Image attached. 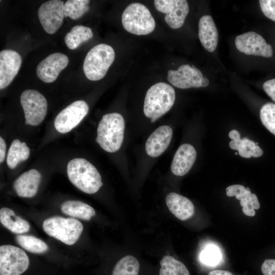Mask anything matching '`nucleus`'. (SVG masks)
<instances>
[{"label":"nucleus","instance_id":"10","mask_svg":"<svg viewBox=\"0 0 275 275\" xmlns=\"http://www.w3.org/2000/svg\"><path fill=\"white\" fill-rule=\"evenodd\" d=\"M39 21L49 34H54L63 24L64 4L60 0H50L43 3L38 11Z\"/></svg>","mask_w":275,"mask_h":275},{"label":"nucleus","instance_id":"25","mask_svg":"<svg viewBox=\"0 0 275 275\" xmlns=\"http://www.w3.org/2000/svg\"><path fill=\"white\" fill-rule=\"evenodd\" d=\"M16 242L26 251L34 254H42L48 250V245L42 240L30 235L15 236Z\"/></svg>","mask_w":275,"mask_h":275},{"label":"nucleus","instance_id":"29","mask_svg":"<svg viewBox=\"0 0 275 275\" xmlns=\"http://www.w3.org/2000/svg\"><path fill=\"white\" fill-rule=\"evenodd\" d=\"M260 116L263 125L275 135V104H264L261 108Z\"/></svg>","mask_w":275,"mask_h":275},{"label":"nucleus","instance_id":"28","mask_svg":"<svg viewBox=\"0 0 275 275\" xmlns=\"http://www.w3.org/2000/svg\"><path fill=\"white\" fill-rule=\"evenodd\" d=\"M90 1L68 0L64 4V16L73 20L81 17L89 10Z\"/></svg>","mask_w":275,"mask_h":275},{"label":"nucleus","instance_id":"39","mask_svg":"<svg viewBox=\"0 0 275 275\" xmlns=\"http://www.w3.org/2000/svg\"><path fill=\"white\" fill-rule=\"evenodd\" d=\"M229 136L232 140V141H237L241 139L239 132L235 129L232 130L230 131Z\"/></svg>","mask_w":275,"mask_h":275},{"label":"nucleus","instance_id":"30","mask_svg":"<svg viewBox=\"0 0 275 275\" xmlns=\"http://www.w3.org/2000/svg\"><path fill=\"white\" fill-rule=\"evenodd\" d=\"M257 144L249 139L244 138L237 141H230L229 146L233 150H237L241 157L248 158L252 156V150Z\"/></svg>","mask_w":275,"mask_h":275},{"label":"nucleus","instance_id":"13","mask_svg":"<svg viewBox=\"0 0 275 275\" xmlns=\"http://www.w3.org/2000/svg\"><path fill=\"white\" fill-rule=\"evenodd\" d=\"M167 78L174 87L184 89L201 87L203 76L201 71L194 65L183 64L177 70H169Z\"/></svg>","mask_w":275,"mask_h":275},{"label":"nucleus","instance_id":"16","mask_svg":"<svg viewBox=\"0 0 275 275\" xmlns=\"http://www.w3.org/2000/svg\"><path fill=\"white\" fill-rule=\"evenodd\" d=\"M173 135L172 129L168 125L158 127L148 138L145 150L152 157L161 155L168 148Z\"/></svg>","mask_w":275,"mask_h":275},{"label":"nucleus","instance_id":"4","mask_svg":"<svg viewBox=\"0 0 275 275\" xmlns=\"http://www.w3.org/2000/svg\"><path fill=\"white\" fill-rule=\"evenodd\" d=\"M115 58L112 46L100 43L94 46L87 53L83 64L84 72L87 78L92 81L103 78Z\"/></svg>","mask_w":275,"mask_h":275},{"label":"nucleus","instance_id":"36","mask_svg":"<svg viewBox=\"0 0 275 275\" xmlns=\"http://www.w3.org/2000/svg\"><path fill=\"white\" fill-rule=\"evenodd\" d=\"M263 88L272 100L275 101V78L265 81L263 84Z\"/></svg>","mask_w":275,"mask_h":275},{"label":"nucleus","instance_id":"27","mask_svg":"<svg viewBox=\"0 0 275 275\" xmlns=\"http://www.w3.org/2000/svg\"><path fill=\"white\" fill-rule=\"evenodd\" d=\"M140 263L131 255L121 258L114 267L112 275H139Z\"/></svg>","mask_w":275,"mask_h":275},{"label":"nucleus","instance_id":"14","mask_svg":"<svg viewBox=\"0 0 275 275\" xmlns=\"http://www.w3.org/2000/svg\"><path fill=\"white\" fill-rule=\"evenodd\" d=\"M67 56L60 52L49 54L37 66V76L43 81L51 83L58 78L60 72L68 65Z\"/></svg>","mask_w":275,"mask_h":275},{"label":"nucleus","instance_id":"37","mask_svg":"<svg viewBox=\"0 0 275 275\" xmlns=\"http://www.w3.org/2000/svg\"><path fill=\"white\" fill-rule=\"evenodd\" d=\"M6 144L5 140L0 137V162L2 163L6 156Z\"/></svg>","mask_w":275,"mask_h":275},{"label":"nucleus","instance_id":"9","mask_svg":"<svg viewBox=\"0 0 275 275\" xmlns=\"http://www.w3.org/2000/svg\"><path fill=\"white\" fill-rule=\"evenodd\" d=\"M89 106L84 100H76L62 110L54 121L56 129L66 133L76 127L89 112Z\"/></svg>","mask_w":275,"mask_h":275},{"label":"nucleus","instance_id":"32","mask_svg":"<svg viewBox=\"0 0 275 275\" xmlns=\"http://www.w3.org/2000/svg\"><path fill=\"white\" fill-rule=\"evenodd\" d=\"M221 259L219 249L214 245L207 246L200 254V260L204 264L210 266L217 264Z\"/></svg>","mask_w":275,"mask_h":275},{"label":"nucleus","instance_id":"21","mask_svg":"<svg viewBox=\"0 0 275 275\" xmlns=\"http://www.w3.org/2000/svg\"><path fill=\"white\" fill-rule=\"evenodd\" d=\"M0 222L5 228L15 234H22L28 232L30 224L21 217L16 215L14 211L7 207L0 209Z\"/></svg>","mask_w":275,"mask_h":275},{"label":"nucleus","instance_id":"3","mask_svg":"<svg viewBox=\"0 0 275 275\" xmlns=\"http://www.w3.org/2000/svg\"><path fill=\"white\" fill-rule=\"evenodd\" d=\"M175 92L169 84L160 82L152 86L147 91L144 104V113L151 122L167 113L173 106Z\"/></svg>","mask_w":275,"mask_h":275},{"label":"nucleus","instance_id":"33","mask_svg":"<svg viewBox=\"0 0 275 275\" xmlns=\"http://www.w3.org/2000/svg\"><path fill=\"white\" fill-rule=\"evenodd\" d=\"M251 193L249 187L245 188L240 184L229 186L226 188V194L228 197L235 196L236 199L239 200L241 198Z\"/></svg>","mask_w":275,"mask_h":275},{"label":"nucleus","instance_id":"41","mask_svg":"<svg viewBox=\"0 0 275 275\" xmlns=\"http://www.w3.org/2000/svg\"><path fill=\"white\" fill-rule=\"evenodd\" d=\"M209 81L208 78L206 77H203L202 81V86L201 87H206L209 85Z\"/></svg>","mask_w":275,"mask_h":275},{"label":"nucleus","instance_id":"26","mask_svg":"<svg viewBox=\"0 0 275 275\" xmlns=\"http://www.w3.org/2000/svg\"><path fill=\"white\" fill-rule=\"evenodd\" d=\"M160 265L159 275H190L185 265L171 256H164Z\"/></svg>","mask_w":275,"mask_h":275},{"label":"nucleus","instance_id":"5","mask_svg":"<svg viewBox=\"0 0 275 275\" xmlns=\"http://www.w3.org/2000/svg\"><path fill=\"white\" fill-rule=\"evenodd\" d=\"M42 228L47 235L69 245L76 242L83 230V226L78 219L59 216L45 219Z\"/></svg>","mask_w":275,"mask_h":275},{"label":"nucleus","instance_id":"23","mask_svg":"<svg viewBox=\"0 0 275 275\" xmlns=\"http://www.w3.org/2000/svg\"><path fill=\"white\" fill-rule=\"evenodd\" d=\"M30 150L25 142L16 139L12 141L7 156V164L10 169H15L22 161L28 159Z\"/></svg>","mask_w":275,"mask_h":275},{"label":"nucleus","instance_id":"34","mask_svg":"<svg viewBox=\"0 0 275 275\" xmlns=\"http://www.w3.org/2000/svg\"><path fill=\"white\" fill-rule=\"evenodd\" d=\"M259 2L264 15L275 21V0H260Z\"/></svg>","mask_w":275,"mask_h":275},{"label":"nucleus","instance_id":"24","mask_svg":"<svg viewBox=\"0 0 275 275\" xmlns=\"http://www.w3.org/2000/svg\"><path fill=\"white\" fill-rule=\"evenodd\" d=\"M93 37V33L91 28L83 25H75L66 35L64 40L69 49H75Z\"/></svg>","mask_w":275,"mask_h":275},{"label":"nucleus","instance_id":"2","mask_svg":"<svg viewBox=\"0 0 275 275\" xmlns=\"http://www.w3.org/2000/svg\"><path fill=\"white\" fill-rule=\"evenodd\" d=\"M124 130L125 121L120 114H106L99 122L96 142L104 151L115 152L122 146Z\"/></svg>","mask_w":275,"mask_h":275},{"label":"nucleus","instance_id":"17","mask_svg":"<svg viewBox=\"0 0 275 275\" xmlns=\"http://www.w3.org/2000/svg\"><path fill=\"white\" fill-rule=\"evenodd\" d=\"M197 157L195 148L190 144H183L176 152L173 157L171 170L173 174L182 176L192 168Z\"/></svg>","mask_w":275,"mask_h":275},{"label":"nucleus","instance_id":"20","mask_svg":"<svg viewBox=\"0 0 275 275\" xmlns=\"http://www.w3.org/2000/svg\"><path fill=\"white\" fill-rule=\"evenodd\" d=\"M166 202L170 211L181 221L190 218L195 213V207L191 201L180 194L169 193L166 196Z\"/></svg>","mask_w":275,"mask_h":275},{"label":"nucleus","instance_id":"12","mask_svg":"<svg viewBox=\"0 0 275 275\" xmlns=\"http://www.w3.org/2000/svg\"><path fill=\"white\" fill-rule=\"evenodd\" d=\"M235 45L240 52L247 55L271 57L273 50L260 35L254 32H248L238 35L235 39Z\"/></svg>","mask_w":275,"mask_h":275},{"label":"nucleus","instance_id":"31","mask_svg":"<svg viewBox=\"0 0 275 275\" xmlns=\"http://www.w3.org/2000/svg\"><path fill=\"white\" fill-rule=\"evenodd\" d=\"M240 204L242 207V211L244 214L249 216H254L255 214L254 209H259L260 205L257 196L255 194H249L239 200Z\"/></svg>","mask_w":275,"mask_h":275},{"label":"nucleus","instance_id":"11","mask_svg":"<svg viewBox=\"0 0 275 275\" xmlns=\"http://www.w3.org/2000/svg\"><path fill=\"white\" fill-rule=\"evenodd\" d=\"M154 5L158 11L166 14L164 20L173 29L183 25L189 12V6L185 0H155Z\"/></svg>","mask_w":275,"mask_h":275},{"label":"nucleus","instance_id":"15","mask_svg":"<svg viewBox=\"0 0 275 275\" xmlns=\"http://www.w3.org/2000/svg\"><path fill=\"white\" fill-rule=\"evenodd\" d=\"M22 63L20 54L12 49L0 52V89L7 87L17 75Z\"/></svg>","mask_w":275,"mask_h":275},{"label":"nucleus","instance_id":"1","mask_svg":"<svg viewBox=\"0 0 275 275\" xmlns=\"http://www.w3.org/2000/svg\"><path fill=\"white\" fill-rule=\"evenodd\" d=\"M67 173L71 183L86 194L96 193L103 185L97 169L85 158L71 160L67 164Z\"/></svg>","mask_w":275,"mask_h":275},{"label":"nucleus","instance_id":"38","mask_svg":"<svg viewBox=\"0 0 275 275\" xmlns=\"http://www.w3.org/2000/svg\"><path fill=\"white\" fill-rule=\"evenodd\" d=\"M263 154L262 149L258 145H256L252 150V155L254 157H259Z\"/></svg>","mask_w":275,"mask_h":275},{"label":"nucleus","instance_id":"8","mask_svg":"<svg viewBox=\"0 0 275 275\" xmlns=\"http://www.w3.org/2000/svg\"><path fill=\"white\" fill-rule=\"evenodd\" d=\"M20 102L25 124L34 126L41 124L47 111V102L45 97L36 90H26L21 93Z\"/></svg>","mask_w":275,"mask_h":275},{"label":"nucleus","instance_id":"7","mask_svg":"<svg viewBox=\"0 0 275 275\" xmlns=\"http://www.w3.org/2000/svg\"><path fill=\"white\" fill-rule=\"evenodd\" d=\"M29 264V258L22 249L10 244L0 246L1 275H20Z\"/></svg>","mask_w":275,"mask_h":275},{"label":"nucleus","instance_id":"18","mask_svg":"<svg viewBox=\"0 0 275 275\" xmlns=\"http://www.w3.org/2000/svg\"><path fill=\"white\" fill-rule=\"evenodd\" d=\"M41 175L35 169L21 174L14 182L13 188L17 195L22 198H32L37 193Z\"/></svg>","mask_w":275,"mask_h":275},{"label":"nucleus","instance_id":"40","mask_svg":"<svg viewBox=\"0 0 275 275\" xmlns=\"http://www.w3.org/2000/svg\"><path fill=\"white\" fill-rule=\"evenodd\" d=\"M208 275H233L231 272L225 270H213L210 271Z\"/></svg>","mask_w":275,"mask_h":275},{"label":"nucleus","instance_id":"22","mask_svg":"<svg viewBox=\"0 0 275 275\" xmlns=\"http://www.w3.org/2000/svg\"><path fill=\"white\" fill-rule=\"evenodd\" d=\"M61 209L66 215L85 221L90 220L96 214L95 209L92 206L77 200L64 202L61 206Z\"/></svg>","mask_w":275,"mask_h":275},{"label":"nucleus","instance_id":"35","mask_svg":"<svg viewBox=\"0 0 275 275\" xmlns=\"http://www.w3.org/2000/svg\"><path fill=\"white\" fill-rule=\"evenodd\" d=\"M264 275H275V259H266L261 266Z\"/></svg>","mask_w":275,"mask_h":275},{"label":"nucleus","instance_id":"19","mask_svg":"<svg viewBox=\"0 0 275 275\" xmlns=\"http://www.w3.org/2000/svg\"><path fill=\"white\" fill-rule=\"evenodd\" d=\"M199 38L203 47L209 52L216 48L218 34L215 24L210 15H204L199 22Z\"/></svg>","mask_w":275,"mask_h":275},{"label":"nucleus","instance_id":"6","mask_svg":"<svg viewBox=\"0 0 275 275\" xmlns=\"http://www.w3.org/2000/svg\"><path fill=\"white\" fill-rule=\"evenodd\" d=\"M122 23L126 31L136 35L149 34L155 28V20L149 10L139 3H131L125 9Z\"/></svg>","mask_w":275,"mask_h":275}]
</instances>
